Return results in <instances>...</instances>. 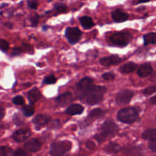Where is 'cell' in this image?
Masks as SVG:
<instances>
[{
	"label": "cell",
	"instance_id": "cell-1",
	"mask_svg": "<svg viewBox=\"0 0 156 156\" xmlns=\"http://www.w3.org/2000/svg\"><path fill=\"white\" fill-rule=\"evenodd\" d=\"M106 92L107 88L104 86L92 85L78 97L80 99H85L88 104L95 105L102 101Z\"/></svg>",
	"mask_w": 156,
	"mask_h": 156
},
{
	"label": "cell",
	"instance_id": "cell-2",
	"mask_svg": "<svg viewBox=\"0 0 156 156\" xmlns=\"http://www.w3.org/2000/svg\"><path fill=\"white\" fill-rule=\"evenodd\" d=\"M118 131V126L114 123L113 121L108 120V121H105L104 123L101 125L100 131L94 136V138L99 143H101V142L107 140V139L115 136Z\"/></svg>",
	"mask_w": 156,
	"mask_h": 156
},
{
	"label": "cell",
	"instance_id": "cell-3",
	"mask_svg": "<svg viewBox=\"0 0 156 156\" xmlns=\"http://www.w3.org/2000/svg\"><path fill=\"white\" fill-rule=\"evenodd\" d=\"M139 116V113L138 110L135 107H127L119 110L116 115V118L119 121H121V123L132 124L137 121Z\"/></svg>",
	"mask_w": 156,
	"mask_h": 156
},
{
	"label": "cell",
	"instance_id": "cell-4",
	"mask_svg": "<svg viewBox=\"0 0 156 156\" xmlns=\"http://www.w3.org/2000/svg\"><path fill=\"white\" fill-rule=\"evenodd\" d=\"M72 143L69 141H60L52 143L50 154L51 155H62L66 154L72 149Z\"/></svg>",
	"mask_w": 156,
	"mask_h": 156
},
{
	"label": "cell",
	"instance_id": "cell-5",
	"mask_svg": "<svg viewBox=\"0 0 156 156\" xmlns=\"http://www.w3.org/2000/svg\"><path fill=\"white\" fill-rule=\"evenodd\" d=\"M132 39V36L126 32H116L113 33L110 37V42L111 44L116 47H126L129 44Z\"/></svg>",
	"mask_w": 156,
	"mask_h": 156
},
{
	"label": "cell",
	"instance_id": "cell-6",
	"mask_svg": "<svg viewBox=\"0 0 156 156\" xmlns=\"http://www.w3.org/2000/svg\"><path fill=\"white\" fill-rule=\"evenodd\" d=\"M82 33L78 27H67L65 31V36L70 44H76L82 37Z\"/></svg>",
	"mask_w": 156,
	"mask_h": 156
},
{
	"label": "cell",
	"instance_id": "cell-7",
	"mask_svg": "<svg viewBox=\"0 0 156 156\" xmlns=\"http://www.w3.org/2000/svg\"><path fill=\"white\" fill-rule=\"evenodd\" d=\"M133 92L129 89H123L117 94L116 102L119 105L128 104L133 97Z\"/></svg>",
	"mask_w": 156,
	"mask_h": 156
},
{
	"label": "cell",
	"instance_id": "cell-8",
	"mask_svg": "<svg viewBox=\"0 0 156 156\" xmlns=\"http://www.w3.org/2000/svg\"><path fill=\"white\" fill-rule=\"evenodd\" d=\"M51 120V117L47 115V114H37L34 118L33 119V123L34 124V127H36L37 129H40L43 127H44L45 126H47L49 122Z\"/></svg>",
	"mask_w": 156,
	"mask_h": 156
},
{
	"label": "cell",
	"instance_id": "cell-9",
	"mask_svg": "<svg viewBox=\"0 0 156 156\" xmlns=\"http://www.w3.org/2000/svg\"><path fill=\"white\" fill-rule=\"evenodd\" d=\"M31 135V133L29 129H21L14 132V133L12 134V138L17 143H23L30 138Z\"/></svg>",
	"mask_w": 156,
	"mask_h": 156
},
{
	"label": "cell",
	"instance_id": "cell-10",
	"mask_svg": "<svg viewBox=\"0 0 156 156\" xmlns=\"http://www.w3.org/2000/svg\"><path fill=\"white\" fill-rule=\"evenodd\" d=\"M24 148L30 152H37L41 149V144L37 139H31L24 144Z\"/></svg>",
	"mask_w": 156,
	"mask_h": 156
},
{
	"label": "cell",
	"instance_id": "cell-11",
	"mask_svg": "<svg viewBox=\"0 0 156 156\" xmlns=\"http://www.w3.org/2000/svg\"><path fill=\"white\" fill-rule=\"evenodd\" d=\"M153 68L149 62L141 64L137 69V75L141 78H145L152 73Z\"/></svg>",
	"mask_w": 156,
	"mask_h": 156
},
{
	"label": "cell",
	"instance_id": "cell-12",
	"mask_svg": "<svg viewBox=\"0 0 156 156\" xmlns=\"http://www.w3.org/2000/svg\"><path fill=\"white\" fill-rule=\"evenodd\" d=\"M121 62V59L118 55H110L100 59V63L104 66H110L112 65H117Z\"/></svg>",
	"mask_w": 156,
	"mask_h": 156
},
{
	"label": "cell",
	"instance_id": "cell-13",
	"mask_svg": "<svg viewBox=\"0 0 156 156\" xmlns=\"http://www.w3.org/2000/svg\"><path fill=\"white\" fill-rule=\"evenodd\" d=\"M111 17L114 22L116 23L124 22V21L128 20V18H129L128 14L123 11L121 9H116V10L112 11Z\"/></svg>",
	"mask_w": 156,
	"mask_h": 156
},
{
	"label": "cell",
	"instance_id": "cell-14",
	"mask_svg": "<svg viewBox=\"0 0 156 156\" xmlns=\"http://www.w3.org/2000/svg\"><path fill=\"white\" fill-rule=\"evenodd\" d=\"M93 83H94L93 80H92V78H88V77H85V78H82V79L77 84V85H76V89H77V91L80 93L79 94V95H80L81 94L85 92V90H87L91 85H93Z\"/></svg>",
	"mask_w": 156,
	"mask_h": 156
},
{
	"label": "cell",
	"instance_id": "cell-15",
	"mask_svg": "<svg viewBox=\"0 0 156 156\" xmlns=\"http://www.w3.org/2000/svg\"><path fill=\"white\" fill-rule=\"evenodd\" d=\"M84 107L82 105L79 104H73L69 105V107H67L65 113L68 115H71V116H74V115H79L84 111Z\"/></svg>",
	"mask_w": 156,
	"mask_h": 156
},
{
	"label": "cell",
	"instance_id": "cell-16",
	"mask_svg": "<svg viewBox=\"0 0 156 156\" xmlns=\"http://www.w3.org/2000/svg\"><path fill=\"white\" fill-rule=\"evenodd\" d=\"M104 116V112L100 108H96V109L92 110V111L90 112L85 121L87 122L88 124H89V123H92L94 121L102 118Z\"/></svg>",
	"mask_w": 156,
	"mask_h": 156
},
{
	"label": "cell",
	"instance_id": "cell-17",
	"mask_svg": "<svg viewBox=\"0 0 156 156\" xmlns=\"http://www.w3.org/2000/svg\"><path fill=\"white\" fill-rule=\"evenodd\" d=\"M40 98H41V93L37 88H33L27 92V99L31 104H33L38 101Z\"/></svg>",
	"mask_w": 156,
	"mask_h": 156
},
{
	"label": "cell",
	"instance_id": "cell-18",
	"mask_svg": "<svg viewBox=\"0 0 156 156\" xmlns=\"http://www.w3.org/2000/svg\"><path fill=\"white\" fill-rule=\"evenodd\" d=\"M72 94L70 92H66L59 95L56 99V104L58 106H65L71 102L72 100Z\"/></svg>",
	"mask_w": 156,
	"mask_h": 156
},
{
	"label": "cell",
	"instance_id": "cell-19",
	"mask_svg": "<svg viewBox=\"0 0 156 156\" xmlns=\"http://www.w3.org/2000/svg\"><path fill=\"white\" fill-rule=\"evenodd\" d=\"M136 69H137V65H136L135 62H129L123 64V66H121L120 67L119 70H120V72H122V73L128 74L131 73V72H134Z\"/></svg>",
	"mask_w": 156,
	"mask_h": 156
},
{
	"label": "cell",
	"instance_id": "cell-20",
	"mask_svg": "<svg viewBox=\"0 0 156 156\" xmlns=\"http://www.w3.org/2000/svg\"><path fill=\"white\" fill-rule=\"evenodd\" d=\"M79 21H80L82 26L85 29H89L94 25L92 18L89 16H82L79 19Z\"/></svg>",
	"mask_w": 156,
	"mask_h": 156
},
{
	"label": "cell",
	"instance_id": "cell-21",
	"mask_svg": "<svg viewBox=\"0 0 156 156\" xmlns=\"http://www.w3.org/2000/svg\"><path fill=\"white\" fill-rule=\"evenodd\" d=\"M144 46H148L149 44H155L156 43V33H146L143 36Z\"/></svg>",
	"mask_w": 156,
	"mask_h": 156
},
{
	"label": "cell",
	"instance_id": "cell-22",
	"mask_svg": "<svg viewBox=\"0 0 156 156\" xmlns=\"http://www.w3.org/2000/svg\"><path fill=\"white\" fill-rule=\"evenodd\" d=\"M143 138L145 140H156V129H149L143 132Z\"/></svg>",
	"mask_w": 156,
	"mask_h": 156
},
{
	"label": "cell",
	"instance_id": "cell-23",
	"mask_svg": "<svg viewBox=\"0 0 156 156\" xmlns=\"http://www.w3.org/2000/svg\"><path fill=\"white\" fill-rule=\"evenodd\" d=\"M105 149H106V151L107 152H109V153H114L115 154V153H117L120 151L121 147H120V145L117 143H110L106 146Z\"/></svg>",
	"mask_w": 156,
	"mask_h": 156
},
{
	"label": "cell",
	"instance_id": "cell-24",
	"mask_svg": "<svg viewBox=\"0 0 156 156\" xmlns=\"http://www.w3.org/2000/svg\"><path fill=\"white\" fill-rule=\"evenodd\" d=\"M22 112L23 114L27 117L33 116L35 112V109L32 105H25L22 107Z\"/></svg>",
	"mask_w": 156,
	"mask_h": 156
},
{
	"label": "cell",
	"instance_id": "cell-25",
	"mask_svg": "<svg viewBox=\"0 0 156 156\" xmlns=\"http://www.w3.org/2000/svg\"><path fill=\"white\" fill-rule=\"evenodd\" d=\"M12 149L8 146H1L0 147V156L12 155Z\"/></svg>",
	"mask_w": 156,
	"mask_h": 156
},
{
	"label": "cell",
	"instance_id": "cell-26",
	"mask_svg": "<svg viewBox=\"0 0 156 156\" xmlns=\"http://www.w3.org/2000/svg\"><path fill=\"white\" fill-rule=\"evenodd\" d=\"M56 82V78L54 75H50V76L45 77L44 81H43V82L44 84H47V85H52V84H54Z\"/></svg>",
	"mask_w": 156,
	"mask_h": 156
},
{
	"label": "cell",
	"instance_id": "cell-27",
	"mask_svg": "<svg viewBox=\"0 0 156 156\" xmlns=\"http://www.w3.org/2000/svg\"><path fill=\"white\" fill-rule=\"evenodd\" d=\"M12 102H13L14 104L22 106V105H25V99L23 98V97H21V96L20 95L15 96V97L12 99Z\"/></svg>",
	"mask_w": 156,
	"mask_h": 156
},
{
	"label": "cell",
	"instance_id": "cell-28",
	"mask_svg": "<svg viewBox=\"0 0 156 156\" xmlns=\"http://www.w3.org/2000/svg\"><path fill=\"white\" fill-rule=\"evenodd\" d=\"M156 92V86L155 85H150L149 87H147L144 91H143V93L146 94V95H151V94H153L155 93Z\"/></svg>",
	"mask_w": 156,
	"mask_h": 156
},
{
	"label": "cell",
	"instance_id": "cell-29",
	"mask_svg": "<svg viewBox=\"0 0 156 156\" xmlns=\"http://www.w3.org/2000/svg\"><path fill=\"white\" fill-rule=\"evenodd\" d=\"M54 9H56V11L59 13H63V12L67 11V7L63 4H60V3H56L54 6Z\"/></svg>",
	"mask_w": 156,
	"mask_h": 156
},
{
	"label": "cell",
	"instance_id": "cell-30",
	"mask_svg": "<svg viewBox=\"0 0 156 156\" xmlns=\"http://www.w3.org/2000/svg\"><path fill=\"white\" fill-rule=\"evenodd\" d=\"M9 48V44L8 41L3 39H0V50L3 51H6Z\"/></svg>",
	"mask_w": 156,
	"mask_h": 156
},
{
	"label": "cell",
	"instance_id": "cell-31",
	"mask_svg": "<svg viewBox=\"0 0 156 156\" xmlns=\"http://www.w3.org/2000/svg\"><path fill=\"white\" fill-rule=\"evenodd\" d=\"M13 156H26L27 155V152L23 149H18L15 152H12Z\"/></svg>",
	"mask_w": 156,
	"mask_h": 156
},
{
	"label": "cell",
	"instance_id": "cell-32",
	"mask_svg": "<svg viewBox=\"0 0 156 156\" xmlns=\"http://www.w3.org/2000/svg\"><path fill=\"white\" fill-rule=\"evenodd\" d=\"M38 5H39V2L37 0H28L27 1V5L31 9H34V10L37 9Z\"/></svg>",
	"mask_w": 156,
	"mask_h": 156
},
{
	"label": "cell",
	"instance_id": "cell-33",
	"mask_svg": "<svg viewBox=\"0 0 156 156\" xmlns=\"http://www.w3.org/2000/svg\"><path fill=\"white\" fill-rule=\"evenodd\" d=\"M39 19H40V16L37 15V14H34V15L31 16L30 20H31V22L32 24V26H36L37 25L38 22H39Z\"/></svg>",
	"mask_w": 156,
	"mask_h": 156
},
{
	"label": "cell",
	"instance_id": "cell-34",
	"mask_svg": "<svg viewBox=\"0 0 156 156\" xmlns=\"http://www.w3.org/2000/svg\"><path fill=\"white\" fill-rule=\"evenodd\" d=\"M102 78L105 80L107 81H112L114 80V78H115V75L111 72H106V73L103 74Z\"/></svg>",
	"mask_w": 156,
	"mask_h": 156
},
{
	"label": "cell",
	"instance_id": "cell-35",
	"mask_svg": "<svg viewBox=\"0 0 156 156\" xmlns=\"http://www.w3.org/2000/svg\"><path fill=\"white\" fill-rule=\"evenodd\" d=\"M149 148L152 152H156V140H150L149 143Z\"/></svg>",
	"mask_w": 156,
	"mask_h": 156
},
{
	"label": "cell",
	"instance_id": "cell-36",
	"mask_svg": "<svg viewBox=\"0 0 156 156\" xmlns=\"http://www.w3.org/2000/svg\"><path fill=\"white\" fill-rule=\"evenodd\" d=\"M5 116V109L0 106V120H2Z\"/></svg>",
	"mask_w": 156,
	"mask_h": 156
},
{
	"label": "cell",
	"instance_id": "cell-37",
	"mask_svg": "<svg viewBox=\"0 0 156 156\" xmlns=\"http://www.w3.org/2000/svg\"><path fill=\"white\" fill-rule=\"evenodd\" d=\"M149 101L152 105H155L156 104V96L155 95L152 96V98H150Z\"/></svg>",
	"mask_w": 156,
	"mask_h": 156
},
{
	"label": "cell",
	"instance_id": "cell-38",
	"mask_svg": "<svg viewBox=\"0 0 156 156\" xmlns=\"http://www.w3.org/2000/svg\"><path fill=\"white\" fill-rule=\"evenodd\" d=\"M5 26L8 27V28H10V29H11V28H12V27H13V24H12V23H10V22L5 23Z\"/></svg>",
	"mask_w": 156,
	"mask_h": 156
},
{
	"label": "cell",
	"instance_id": "cell-39",
	"mask_svg": "<svg viewBox=\"0 0 156 156\" xmlns=\"http://www.w3.org/2000/svg\"><path fill=\"white\" fill-rule=\"evenodd\" d=\"M150 0H138L139 3H145V2H149Z\"/></svg>",
	"mask_w": 156,
	"mask_h": 156
}]
</instances>
